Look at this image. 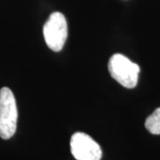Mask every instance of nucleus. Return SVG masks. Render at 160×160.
Here are the masks:
<instances>
[{
    "label": "nucleus",
    "instance_id": "4",
    "mask_svg": "<svg viewBox=\"0 0 160 160\" xmlns=\"http://www.w3.org/2000/svg\"><path fill=\"white\" fill-rule=\"evenodd\" d=\"M71 153L77 160H101L102 151L91 136L85 132H75L70 139Z\"/></svg>",
    "mask_w": 160,
    "mask_h": 160
},
{
    "label": "nucleus",
    "instance_id": "1",
    "mask_svg": "<svg viewBox=\"0 0 160 160\" xmlns=\"http://www.w3.org/2000/svg\"><path fill=\"white\" fill-rule=\"evenodd\" d=\"M18 109L12 92L8 87L0 90V137L8 140L16 132Z\"/></svg>",
    "mask_w": 160,
    "mask_h": 160
},
{
    "label": "nucleus",
    "instance_id": "5",
    "mask_svg": "<svg viewBox=\"0 0 160 160\" xmlns=\"http://www.w3.org/2000/svg\"><path fill=\"white\" fill-rule=\"evenodd\" d=\"M145 127L152 134H160V108H158L147 118Z\"/></svg>",
    "mask_w": 160,
    "mask_h": 160
},
{
    "label": "nucleus",
    "instance_id": "2",
    "mask_svg": "<svg viewBox=\"0 0 160 160\" xmlns=\"http://www.w3.org/2000/svg\"><path fill=\"white\" fill-rule=\"evenodd\" d=\"M109 71L110 76L121 86L133 88L137 86L141 69L136 63L131 62L125 55L116 53L109 59Z\"/></svg>",
    "mask_w": 160,
    "mask_h": 160
},
{
    "label": "nucleus",
    "instance_id": "3",
    "mask_svg": "<svg viewBox=\"0 0 160 160\" xmlns=\"http://www.w3.org/2000/svg\"><path fill=\"white\" fill-rule=\"evenodd\" d=\"M44 38L47 46L54 52L61 51L68 37V25L62 13L55 12L44 25Z\"/></svg>",
    "mask_w": 160,
    "mask_h": 160
}]
</instances>
